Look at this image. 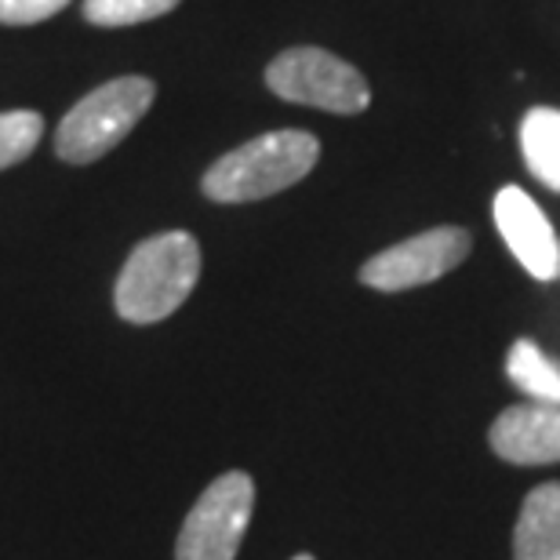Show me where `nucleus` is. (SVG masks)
<instances>
[{"instance_id":"obj_1","label":"nucleus","mask_w":560,"mask_h":560,"mask_svg":"<svg viewBox=\"0 0 560 560\" xmlns=\"http://www.w3.org/2000/svg\"><path fill=\"white\" fill-rule=\"evenodd\" d=\"M317 161L320 142L310 131H266V136L219 156L200 178V189L215 205H252V200L273 197L280 189L302 183Z\"/></svg>"},{"instance_id":"obj_2","label":"nucleus","mask_w":560,"mask_h":560,"mask_svg":"<svg viewBox=\"0 0 560 560\" xmlns=\"http://www.w3.org/2000/svg\"><path fill=\"white\" fill-rule=\"evenodd\" d=\"M200 280V244L183 230L142 241L114 284V310L128 324H156L183 306Z\"/></svg>"},{"instance_id":"obj_3","label":"nucleus","mask_w":560,"mask_h":560,"mask_svg":"<svg viewBox=\"0 0 560 560\" xmlns=\"http://www.w3.org/2000/svg\"><path fill=\"white\" fill-rule=\"evenodd\" d=\"M156 84L150 77H117L84 95L70 114L62 117L55 153L66 164H92L128 139V131L153 106Z\"/></svg>"},{"instance_id":"obj_4","label":"nucleus","mask_w":560,"mask_h":560,"mask_svg":"<svg viewBox=\"0 0 560 560\" xmlns=\"http://www.w3.org/2000/svg\"><path fill=\"white\" fill-rule=\"evenodd\" d=\"M266 88L295 106H313L335 117L364 114L372 88L364 73L324 48H288L266 66Z\"/></svg>"},{"instance_id":"obj_5","label":"nucleus","mask_w":560,"mask_h":560,"mask_svg":"<svg viewBox=\"0 0 560 560\" xmlns=\"http://www.w3.org/2000/svg\"><path fill=\"white\" fill-rule=\"evenodd\" d=\"M255 506V480L230 469L211 480L178 532L175 560H233L244 542Z\"/></svg>"},{"instance_id":"obj_6","label":"nucleus","mask_w":560,"mask_h":560,"mask_svg":"<svg viewBox=\"0 0 560 560\" xmlns=\"http://www.w3.org/2000/svg\"><path fill=\"white\" fill-rule=\"evenodd\" d=\"M474 237L463 226H436L416 233V237L394 244V248L372 255L361 266V284L375 291H408L441 280L444 273H452L455 266L466 262Z\"/></svg>"},{"instance_id":"obj_7","label":"nucleus","mask_w":560,"mask_h":560,"mask_svg":"<svg viewBox=\"0 0 560 560\" xmlns=\"http://www.w3.org/2000/svg\"><path fill=\"white\" fill-rule=\"evenodd\" d=\"M495 226L506 248L535 280L560 277V241L542 208L521 186H502L495 194Z\"/></svg>"},{"instance_id":"obj_8","label":"nucleus","mask_w":560,"mask_h":560,"mask_svg":"<svg viewBox=\"0 0 560 560\" xmlns=\"http://www.w3.org/2000/svg\"><path fill=\"white\" fill-rule=\"evenodd\" d=\"M488 444L510 466H550L560 463V408L524 400L491 422Z\"/></svg>"},{"instance_id":"obj_9","label":"nucleus","mask_w":560,"mask_h":560,"mask_svg":"<svg viewBox=\"0 0 560 560\" xmlns=\"http://www.w3.org/2000/svg\"><path fill=\"white\" fill-rule=\"evenodd\" d=\"M513 560H560V485H539L524 499L513 528Z\"/></svg>"},{"instance_id":"obj_10","label":"nucleus","mask_w":560,"mask_h":560,"mask_svg":"<svg viewBox=\"0 0 560 560\" xmlns=\"http://www.w3.org/2000/svg\"><path fill=\"white\" fill-rule=\"evenodd\" d=\"M521 153L528 172L560 194V109L535 106L521 120Z\"/></svg>"},{"instance_id":"obj_11","label":"nucleus","mask_w":560,"mask_h":560,"mask_svg":"<svg viewBox=\"0 0 560 560\" xmlns=\"http://www.w3.org/2000/svg\"><path fill=\"white\" fill-rule=\"evenodd\" d=\"M506 375L528 400L560 408V364L539 350V342L532 339L513 342L506 357Z\"/></svg>"},{"instance_id":"obj_12","label":"nucleus","mask_w":560,"mask_h":560,"mask_svg":"<svg viewBox=\"0 0 560 560\" xmlns=\"http://www.w3.org/2000/svg\"><path fill=\"white\" fill-rule=\"evenodd\" d=\"M183 0H84V22H92L98 30H125L139 26V22L161 19L167 11H175Z\"/></svg>"},{"instance_id":"obj_13","label":"nucleus","mask_w":560,"mask_h":560,"mask_svg":"<svg viewBox=\"0 0 560 560\" xmlns=\"http://www.w3.org/2000/svg\"><path fill=\"white\" fill-rule=\"evenodd\" d=\"M44 136V117L37 109H8L0 114V172L22 164L37 150Z\"/></svg>"},{"instance_id":"obj_14","label":"nucleus","mask_w":560,"mask_h":560,"mask_svg":"<svg viewBox=\"0 0 560 560\" xmlns=\"http://www.w3.org/2000/svg\"><path fill=\"white\" fill-rule=\"evenodd\" d=\"M70 0H0V26H37L59 15Z\"/></svg>"},{"instance_id":"obj_15","label":"nucleus","mask_w":560,"mask_h":560,"mask_svg":"<svg viewBox=\"0 0 560 560\" xmlns=\"http://www.w3.org/2000/svg\"><path fill=\"white\" fill-rule=\"evenodd\" d=\"M291 560H313L310 553H299V557H291Z\"/></svg>"}]
</instances>
